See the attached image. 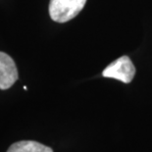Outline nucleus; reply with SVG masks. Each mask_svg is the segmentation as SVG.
<instances>
[{"instance_id":"obj_1","label":"nucleus","mask_w":152,"mask_h":152,"mask_svg":"<svg viewBox=\"0 0 152 152\" xmlns=\"http://www.w3.org/2000/svg\"><path fill=\"white\" fill-rule=\"evenodd\" d=\"M86 0H50L49 15L54 22L66 23L77 17Z\"/></svg>"},{"instance_id":"obj_2","label":"nucleus","mask_w":152,"mask_h":152,"mask_svg":"<svg viewBox=\"0 0 152 152\" xmlns=\"http://www.w3.org/2000/svg\"><path fill=\"white\" fill-rule=\"evenodd\" d=\"M135 75V67L129 56H122L113 61L103 70L102 76L130 83Z\"/></svg>"},{"instance_id":"obj_3","label":"nucleus","mask_w":152,"mask_h":152,"mask_svg":"<svg viewBox=\"0 0 152 152\" xmlns=\"http://www.w3.org/2000/svg\"><path fill=\"white\" fill-rule=\"evenodd\" d=\"M18 69L12 57L0 51V89H8L17 82Z\"/></svg>"},{"instance_id":"obj_4","label":"nucleus","mask_w":152,"mask_h":152,"mask_svg":"<svg viewBox=\"0 0 152 152\" xmlns=\"http://www.w3.org/2000/svg\"><path fill=\"white\" fill-rule=\"evenodd\" d=\"M7 152H53L52 148L34 140H21L13 143Z\"/></svg>"}]
</instances>
